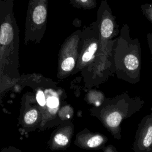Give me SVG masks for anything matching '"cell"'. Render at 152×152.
I'll list each match as a JSON object with an SVG mask.
<instances>
[{"instance_id":"cell-2","label":"cell","mask_w":152,"mask_h":152,"mask_svg":"<svg viewBox=\"0 0 152 152\" xmlns=\"http://www.w3.org/2000/svg\"><path fill=\"white\" fill-rule=\"evenodd\" d=\"M14 7V0H0V74L18 79L20 30Z\"/></svg>"},{"instance_id":"cell-11","label":"cell","mask_w":152,"mask_h":152,"mask_svg":"<svg viewBox=\"0 0 152 152\" xmlns=\"http://www.w3.org/2000/svg\"><path fill=\"white\" fill-rule=\"evenodd\" d=\"M105 96L103 92L94 90L90 89L88 90L85 96V100L89 104H92L93 106H99L105 99Z\"/></svg>"},{"instance_id":"cell-18","label":"cell","mask_w":152,"mask_h":152,"mask_svg":"<svg viewBox=\"0 0 152 152\" xmlns=\"http://www.w3.org/2000/svg\"><path fill=\"white\" fill-rule=\"evenodd\" d=\"M103 152H118L116 147L112 144H108L103 148Z\"/></svg>"},{"instance_id":"cell-4","label":"cell","mask_w":152,"mask_h":152,"mask_svg":"<svg viewBox=\"0 0 152 152\" xmlns=\"http://www.w3.org/2000/svg\"><path fill=\"white\" fill-rule=\"evenodd\" d=\"M114 74L118 78L135 84L140 81L141 68V44L138 38L130 35L127 24L122 26L114 50Z\"/></svg>"},{"instance_id":"cell-1","label":"cell","mask_w":152,"mask_h":152,"mask_svg":"<svg viewBox=\"0 0 152 152\" xmlns=\"http://www.w3.org/2000/svg\"><path fill=\"white\" fill-rule=\"evenodd\" d=\"M96 21L100 33L97 53L92 64L80 72L84 88L88 90L104 83L114 74V50L119 33L107 0H101Z\"/></svg>"},{"instance_id":"cell-14","label":"cell","mask_w":152,"mask_h":152,"mask_svg":"<svg viewBox=\"0 0 152 152\" xmlns=\"http://www.w3.org/2000/svg\"><path fill=\"white\" fill-rule=\"evenodd\" d=\"M144 17L152 24V3H145L140 6Z\"/></svg>"},{"instance_id":"cell-5","label":"cell","mask_w":152,"mask_h":152,"mask_svg":"<svg viewBox=\"0 0 152 152\" xmlns=\"http://www.w3.org/2000/svg\"><path fill=\"white\" fill-rule=\"evenodd\" d=\"M48 0H28L24 28V41L39 43L47 25Z\"/></svg>"},{"instance_id":"cell-12","label":"cell","mask_w":152,"mask_h":152,"mask_svg":"<svg viewBox=\"0 0 152 152\" xmlns=\"http://www.w3.org/2000/svg\"><path fill=\"white\" fill-rule=\"evenodd\" d=\"M70 4L75 8L83 10H91L97 5L96 0H69Z\"/></svg>"},{"instance_id":"cell-15","label":"cell","mask_w":152,"mask_h":152,"mask_svg":"<svg viewBox=\"0 0 152 152\" xmlns=\"http://www.w3.org/2000/svg\"><path fill=\"white\" fill-rule=\"evenodd\" d=\"M58 93L53 94L49 96L46 99V104L49 108L57 109L59 105V99Z\"/></svg>"},{"instance_id":"cell-9","label":"cell","mask_w":152,"mask_h":152,"mask_svg":"<svg viewBox=\"0 0 152 152\" xmlns=\"http://www.w3.org/2000/svg\"><path fill=\"white\" fill-rule=\"evenodd\" d=\"M108 138L100 132H93L87 128L77 133L74 144L84 150H102L106 145Z\"/></svg>"},{"instance_id":"cell-17","label":"cell","mask_w":152,"mask_h":152,"mask_svg":"<svg viewBox=\"0 0 152 152\" xmlns=\"http://www.w3.org/2000/svg\"><path fill=\"white\" fill-rule=\"evenodd\" d=\"M36 99L39 104L43 106L46 103V99L45 98V94L42 90H39L36 94Z\"/></svg>"},{"instance_id":"cell-13","label":"cell","mask_w":152,"mask_h":152,"mask_svg":"<svg viewBox=\"0 0 152 152\" xmlns=\"http://www.w3.org/2000/svg\"><path fill=\"white\" fill-rule=\"evenodd\" d=\"M60 117L62 120L68 121L72 119L74 115V109L70 105L64 106L60 111Z\"/></svg>"},{"instance_id":"cell-10","label":"cell","mask_w":152,"mask_h":152,"mask_svg":"<svg viewBox=\"0 0 152 152\" xmlns=\"http://www.w3.org/2000/svg\"><path fill=\"white\" fill-rule=\"evenodd\" d=\"M74 124L71 122H68L56 132L53 138V142L56 148H65L71 143L74 134Z\"/></svg>"},{"instance_id":"cell-3","label":"cell","mask_w":152,"mask_h":152,"mask_svg":"<svg viewBox=\"0 0 152 152\" xmlns=\"http://www.w3.org/2000/svg\"><path fill=\"white\" fill-rule=\"evenodd\" d=\"M144 103L141 97H131L125 92L113 97H106L99 106H93L89 112L100 121L115 139L121 140V123L140 111Z\"/></svg>"},{"instance_id":"cell-7","label":"cell","mask_w":152,"mask_h":152,"mask_svg":"<svg viewBox=\"0 0 152 152\" xmlns=\"http://www.w3.org/2000/svg\"><path fill=\"white\" fill-rule=\"evenodd\" d=\"M99 40V29L96 21L84 26L81 30L78 59L72 75L81 72L92 64L97 53Z\"/></svg>"},{"instance_id":"cell-8","label":"cell","mask_w":152,"mask_h":152,"mask_svg":"<svg viewBox=\"0 0 152 152\" xmlns=\"http://www.w3.org/2000/svg\"><path fill=\"white\" fill-rule=\"evenodd\" d=\"M132 150L133 152H152V111L138 124Z\"/></svg>"},{"instance_id":"cell-19","label":"cell","mask_w":152,"mask_h":152,"mask_svg":"<svg viewBox=\"0 0 152 152\" xmlns=\"http://www.w3.org/2000/svg\"><path fill=\"white\" fill-rule=\"evenodd\" d=\"M147 40L148 43V46L150 49L151 57H152V33H148L147 34Z\"/></svg>"},{"instance_id":"cell-6","label":"cell","mask_w":152,"mask_h":152,"mask_svg":"<svg viewBox=\"0 0 152 152\" xmlns=\"http://www.w3.org/2000/svg\"><path fill=\"white\" fill-rule=\"evenodd\" d=\"M81 30H77L71 34L63 42L58 53L57 78L65 79L72 73L78 59Z\"/></svg>"},{"instance_id":"cell-20","label":"cell","mask_w":152,"mask_h":152,"mask_svg":"<svg viewBox=\"0 0 152 152\" xmlns=\"http://www.w3.org/2000/svg\"><path fill=\"white\" fill-rule=\"evenodd\" d=\"M151 111H152V110H151Z\"/></svg>"},{"instance_id":"cell-16","label":"cell","mask_w":152,"mask_h":152,"mask_svg":"<svg viewBox=\"0 0 152 152\" xmlns=\"http://www.w3.org/2000/svg\"><path fill=\"white\" fill-rule=\"evenodd\" d=\"M37 118V111L36 109H31L27 112L24 116V121L27 124L34 123Z\"/></svg>"}]
</instances>
